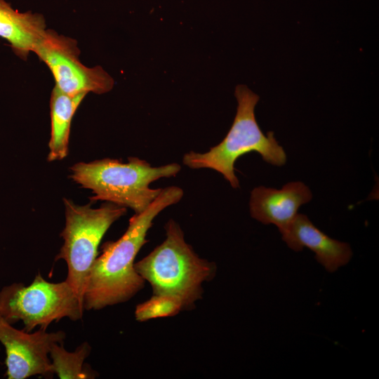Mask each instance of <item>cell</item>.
I'll return each instance as SVG.
<instances>
[{"label": "cell", "mask_w": 379, "mask_h": 379, "mask_svg": "<svg viewBox=\"0 0 379 379\" xmlns=\"http://www.w3.org/2000/svg\"><path fill=\"white\" fill-rule=\"evenodd\" d=\"M91 350L88 342L83 343L73 352L65 350L64 342L53 343L49 352L53 373L60 379L95 378L98 373L84 364Z\"/></svg>", "instance_id": "cell-13"}, {"label": "cell", "mask_w": 379, "mask_h": 379, "mask_svg": "<svg viewBox=\"0 0 379 379\" xmlns=\"http://www.w3.org/2000/svg\"><path fill=\"white\" fill-rule=\"evenodd\" d=\"M312 198L309 187L299 181L287 183L281 190L260 186L251 192V215L265 225H276L282 234L294 220L300 206Z\"/></svg>", "instance_id": "cell-9"}, {"label": "cell", "mask_w": 379, "mask_h": 379, "mask_svg": "<svg viewBox=\"0 0 379 379\" xmlns=\"http://www.w3.org/2000/svg\"><path fill=\"white\" fill-rule=\"evenodd\" d=\"M84 310L83 301L66 279L50 282L39 272L29 285L15 282L0 290V314L11 324L22 321L27 332L46 330L64 318L80 320Z\"/></svg>", "instance_id": "cell-6"}, {"label": "cell", "mask_w": 379, "mask_h": 379, "mask_svg": "<svg viewBox=\"0 0 379 379\" xmlns=\"http://www.w3.org/2000/svg\"><path fill=\"white\" fill-rule=\"evenodd\" d=\"M165 230V240L134 267L151 284L154 295L173 296L183 310L190 309L201 298L202 284L214 277L216 267L197 255L174 220H169Z\"/></svg>", "instance_id": "cell-3"}, {"label": "cell", "mask_w": 379, "mask_h": 379, "mask_svg": "<svg viewBox=\"0 0 379 379\" xmlns=\"http://www.w3.org/2000/svg\"><path fill=\"white\" fill-rule=\"evenodd\" d=\"M0 314V343L6 352V375L8 379H26L35 375L46 378L53 373L49 352L51 345L62 343L63 331L35 332L19 330Z\"/></svg>", "instance_id": "cell-8"}, {"label": "cell", "mask_w": 379, "mask_h": 379, "mask_svg": "<svg viewBox=\"0 0 379 379\" xmlns=\"http://www.w3.org/2000/svg\"><path fill=\"white\" fill-rule=\"evenodd\" d=\"M65 223L60 236L63 244L55 258L67 266L65 279L83 301L88 276L98 246L109 227L126 213V208L106 202L98 208L79 206L64 199Z\"/></svg>", "instance_id": "cell-5"}, {"label": "cell", "mask_w": 379, "mask_h": 379, "mask_svg": "<svg viewBox=\"0 0 379 379\" xmlns=\"http://www.w3.org/2000/svg\"><path fill=\"white\" fill-rule=\"evenodd\" d=\"M183 191L176 186L162 189L158 197L142 213L132 216L125 233L117 241L102 246V253L91 269L84 294L86 310H99L128 301L145 285L136 272L134 260L147 241L146 235L154 219L164 209L177 204Z\"/></svg>", "instance_id": "cell-1"}, {"label": "cell", "mask_w": 379, "mask_h": 379, "mask_svg": "<svg viewBox=\"0 0 379 379\" xmlns=\"http://www.w3.org/2000/svg\"><path fill=\"white\" fill-rule=\"evenodd\" d=\"M43 15L21 13L5 0H0V37L6 39L13 53L26 60L42 38L46 29Z\"/></svg>", "instance_id": "cell-11"}, {"label": "cell", "mask_w": 379, "mask_h": 379, "mask_svg": "<svg viewBox=\"0 0 379 379\" xmlns=\"http://www.w3.org/2000/svg\"><path fill=\"white\" fill-rule=\"evenodd\" d=\"M87 94L69 95L61 91L55 85L50 99L51 138L47 160H62L68 154L69 140L72 118Z\"/></svg>", "instance_id": "cell-12"}, {"label": "cell", "mask_w": 379, "mask_h": 379, "mask_svg": "<svg viewBox=\"0 0 379 379\" xmlns=\"http://www.w3.org/2000/svg\"><path fill=\"white\" fill-rule=\"evenodd\" d=\"M182 309L179 300L167 295H153L148 300L138 305L135 310L137 321L171 317L177 314Z\"/></svg>", "instance_id": "cell-14"}, {"label": "cell", "mask_w": 379, "mask_h": 379, "mask_svg": "<svg viewBox=\"0 0 379 379\" xmlns=\"http://www.w3.org/2000/svg\"><path fill=\"white\" fill-rule=\"evenodd\" d=\"M128 160L127 163L112 159L79 162L70 167V178L83 188L93 192L91 201L111 202L138 214L162 190L150 188L149 185L162 178L175 176L181 167L176 163L154 167L135 157Z\"/></svg>", "instance_id": "cell-2"}, {"label": "cell", "mask_w": 379, "mask_h": 379, "mask_svg": "<svg viewBox=\"0 0 379 379\" xmlns=\"http://www.w3.org/2000/svg\"><path fill=\"white\" fill-rule=\"evenodd\" d=\"M281 236L288 246L295 251H301L304 247L313 251L318 262L329 272L347 264L352 256L347 243L331 239L304 214L298 213Z\"/></svg>", "instance_id": "cell-10"}, {"label": "cell", "mask_w": 379, "mask_h": 379, "mask_svg": "<svg viewBox=\"0 0 379 379\" xmlns=\"http://www.w3.org/2000/svg\"><path fill=\"white\" fill-rule=\"evenodd\" d=\"M234 95L238 102L237 113L225 138L205 153L191 151L185 154L182 161L190 168L218 171L236 189L239 182L234 173V163L239 157L255 152L267 163L281 166L286 161V154L273 132L264 135L257 123L254 110L259 96L244 85L236 87Z\"/></svg>", "instance_id": "cell-4"}, {"label": "cell", "mask_w": 379, "mask_h": 379, "mask_svg": "<svg viewBox=\"0 0 379 379\" xmlns=\"http://www.w3.org/2000/svg\"><path fill=\"white\" fill-rule=\"evenodd\" d=\"M33 52L51 72L55 86L69 95L103 94L114 86L113 78L100 66L88 67L79 59L75 39L46 29Z\"/></svg>", "instance_id": "cell-7"}]
</instances>
